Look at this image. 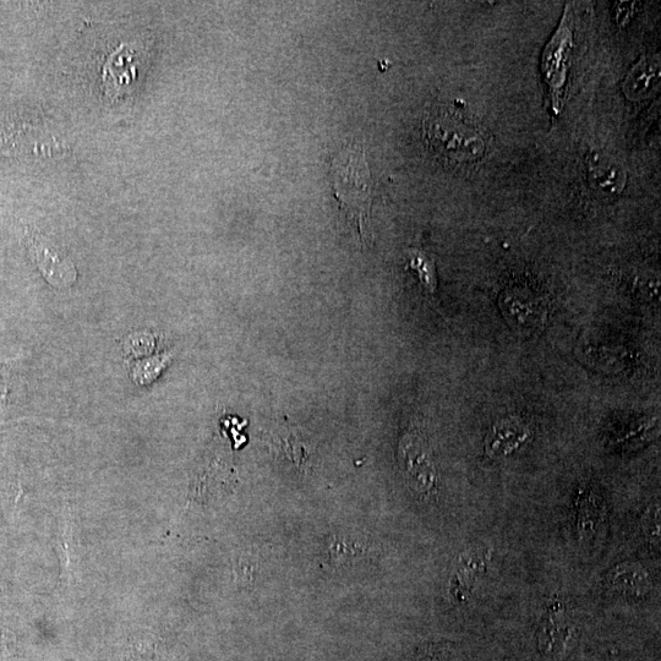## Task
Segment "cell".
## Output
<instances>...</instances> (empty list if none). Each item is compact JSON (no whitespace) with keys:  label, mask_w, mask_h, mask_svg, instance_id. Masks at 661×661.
<instances>
[{"label":"cell","mask_w":661,"mask_h":661,"mask_svg":"<svg viewBox=\"0 0 661 661\" xmlns=\"http://www.w3.org/2000/svg\"><path fill=\"white\" fill-rule=\"evenodd\" d=\"M332 168L335 194L341 209L357 226L362 242L368 243L371 239L369 228L373 179L363 147L359 144L344 146L333 161Z\"/></svg>","instance_id":"cell-1"},{"label":"cell","mask_w":661,"mask_h":661,"mask_svg":"<svg viewBox=\"0 0 661 661\" xmlns=\"http://www.w3.org/2000/svg\"><path fill=\"white\" fill-rule=\"evenodd\" d=\"M424 133L430 150L442 161L469 163L485 154L482 129L452 109L437 108L431 112L425 119Z\"/></svg>","instance_id":"cell-2"},{"label":"cell","mask_w":661,"mask_h":661,"mask_svg":"<svg viewBox=\"0 0 661 661\" xmlns=\"http://www.w3.org/2000/svg\"><path fill=\"white\" fill-rule=\"evenodd\" d=\"M573 47L571 16L565 15L559 29L545 48L543 71L548 85L551 105L559 113L564 101L568 63Z\"/></svg>","instance_id":"cell-3"},{"label":"cell","mask_w":661,"mask_h":661,"mask_svg":"<svg viewBox=\"0 0 661 661\" xmlns=\"http://www.w3.org/2000/svg\"><path fill=\"white\" fill-rule=\"evenodd\" d=\"M400 453L409 486L420 494L433 489L436 469L430 447L423 437L414 434L404 436Z\"/></svg>","instance_id":"cell-4"},{"label":"cell","mask_w":661,"mask_h":661,"mask_svg":"<svg viewBox=\"0 0 661 661\" xmlns=\"http://www.w3.org/2000/svg\"><path fill=\"white\" fill-rule=\"evenodd\" d=\"M502 313L508 324L522 335H532L542 330L546 319L543 300L526 289H510L500 299Z\"/></svg>","instance_id":"cell-5"},{"label":"cell","mask_w":661,"mask_h":661,"mask_svg":"<svg viewBox=\"0 0 661 661\" xmlns=\"http://www.w3.org/2000/svg\"><path fill=\"white\" fill-rule=\"evenodd\" d=\"M31 250L34 253L38 269L41 270L49 284L59 289L73 286L78 273L67 255L47 242L46 239L38 236L32 237Z\"/></svg>","instance_id":"cell-6"},{"label":"cell","mask_w":661,"mask_h":661,"mask_svg":"<svg viewBox=\"0 0 661 661\" xmlns=\"http://www.w3.org/2000/svg\"><path fill=\"white\" fill-rule=\"evenodd\" d=\"M588 180L604 198L620 195L626 187V171L614 157L593 151L588 157Z\"/></svg>","instance_id":"cell-7"},{"label":"cell","mask_w":661,"mask_h":661,"mask_svg":"<svg viewBox=\"0 0 661 661\" xmlns=\"http://www.w3.org/2000/svg\"><path fill=\"white\" fill-rule=\"evenodd\" d=\"M573 637H575V630L565 616L564 610L556 608L551 611L539 633L540 652L546 657L560 660L570 650Z\"/></svg>","instance_id":"cell-8"},{"label":"cell","mask_w":661,"mask_h":661,"mask_svg":"<svg viewBox=\"0 0 661 661\" xmlns=\"http://www.w3.org/2000/svg\"><path fill=\"white\" fill-rule=\"evenodd\" d=\"M660 74L658 57L643 58L626 76L624 92L628 100L646 101L657 94L660 87Z\"/></svg>","instance_id":"cell-9"},{"label":"cell","mask_w":661,"mask_h":661,"mask_svg":"<svg viewBox=\"0 0 661 661\" xmlns=\"http://www.w3.org/2000/svg\"><path fill=\"white\" fill-rule=\"evenodd\" d=\"M136 78L134 53L128 47H120L109 58L103 69V81L109 96H122Z\"/></svg>","instance_id":"cell-10"},{"label":"cell","mask_w":661,"mask_h":661,"mask_svg":"<svg viewBox=\"0 0 661 661\" xmlns=\"http://www.w3.org/2000/svg\"><path fill=\"white\" fill-rule=\"evenodd\" d=\"M529 431L526 426L515 420H505L494 426L486 439V452L493 457L510 455L528 440Z\"/></svg>","instance_id":"cell-11"},{"label":"cell","mask_w":661,"mask_h":661,"mask_svg":"<svg viewBox=\"0 0 661 661\" xmlns=\"http://www.w3.org/2000/svg\"><path fill=\"white\" fill-rule=\"evenodd\" d=\"M14 362L0 363V418L8 411L9 393L12 389Z\"/></svg>","instance_id":"cell-12"},{"label":"cell","mask_w":661,"mask_h":661,"mask_svg":"<svg viewBox=\"0 0 661 661\" xmlns=\"http://www.w3.org/2000/svg\"><path fill=\"white\" fill-rule=\"evenodd\" d=\"M411 266L418 272L420 281L424 283V286L430 289V292H434L436 282L433 264L425 256L418 254L412 259Z\"/></svg>","instance_id":"cell-13"},{"label":"cell","mask_w":661,"mask_h":661,"mask_svg":"<svg viewBox=\"0 0 661 661\" xmlns=\"http://www.w3.org/2000/svg\"><path fill=\"white\" fill-rule=\"evenodd\" d=\"M636 3L619 2L615 5V20L619 26H625L635 14Z\"/></svg>","instance_id":"cell-14"}]
</instances>
